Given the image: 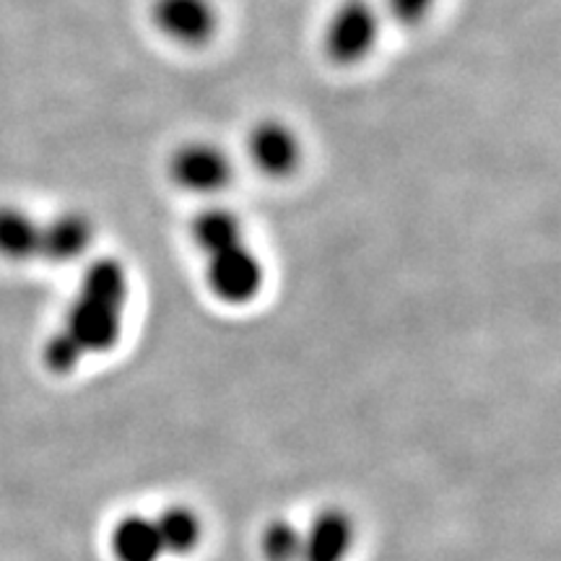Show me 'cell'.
<instances>
[{
	"label": "cell",
	"instance_id": "cell-1",
	"mask_svg": "<svg viewBox=\"0 0 561 561\" xmlns=\"http://www.w3.org/2000/svg\"><path fill=\"white\" fill-rule=\"evenodd\" d=\"M191 234L206 261V284L216 299L240 307L263 291V261L244 240V221L237 210L227 206L203 208L191 224Z\"/></svg>",
	"mask_w": 561,
	"mask_h": 561
},
{
	"label": "cell",
	"instance_id": "cell-13",
	"mask_svg": "<svg viewBox=\"0 0 561 561\" xmlns=\"http://www.w3.org/2000/svg\"><path fill=\"white\" fill-rule=\"evenodd\" d=\"M439 0H382V16H388L392 24L405 26H421L437 9Z\"/></svg>",
	"mask_w": 561,
	"mask_h": 561
},
{
	"label": "cell",
	"instance_id": "cell-9",
	"mask_svg": "<svg viewBox=\"0 0 561 561\" xmlns=\"http://www.w3.org/2000/svg\"><path fill=\"white\" fill-rule=\"evenodd\" d=\"M351 538H354V528L343 512H322L301 541L299 561H343L351 549Z\"/></svg>",
	"mask_w": 561,
	"mask_h": 561
},
{
	"label": "cell",
	"instance_id": "cell-12",
	"mask_svg": "<svg viewBox=\"0 0 561 561\" xmlns=\"http://www.w3.org/2000/svg\"><path fill=\"white\" fill-rule=\"evenodd\" d=\"M301 541H305V536H301L291 523H284V520L271 523L268 528L263 530V538H261L263 557L268 561H299Z\"/></svg>",
	"mask_w": 561,
	"mask_h": 561
},
{
	"label": "cell",
	"instance_id": "cell-5",
	"mask_svg": "<svg viewBox=\"0 0 561 561\" xmlns=\"http://www.w3.org/2000/svg\"><path fill=\"white\" fill-rule=\"evenodd\" d=\"M250 164L257 174L268 180H286L299 172L301 159H305V144H301L299 130L280 117H263L252 123L244 140Z\"/></svg>",
	"mask_w": 561,
	"mask_h": 561
},
{
	"label": "cell",
	"instance_id": "cell-6",
	"mask_svg": "<svg viewBox=\"0 0 561 561\" xmlns=\"http://www.w3.org/2000/svg\"><path fill=\"white\" fill-rule=\"evenodd\" d=\"M151 24L172 45L198 50L219 34L221 11L216 0H153Z\"/></svg>",
	"mask_w": 561,
	"mask_h": 561
},
{
	"label": "cell",
	"instance_id": "cell-11",
	"mask_svg": "<svg viewBox=\"0 0 561 561\" xmlns=\"http://www.w3.org/2000/svg\"><path fill=\"white\" fill-rule=\"evenodd\" d=\"M164 553H191L201 543V520L193 510L172 507L153 520Z\"/></svg>",
	"mask_w": 561,
	"mask_h": 561
},
{
	"label": "cell",
	"instance_id": "cell-7",
	"mask_svg": "<svg viewBox=\"0 0 561 561\" xmlns=\"http://www.w3.org/2000/svg\"><path fill=\"white\" fill-rule=\"evenodd\" d=\"M94 244V224L81 210H60L42 219L39 257L50 263H73Z\"/></svg>",
	"mask_w": 561,
	"mask_h": 561
},
{
	"label": "cell",
	"instance_id": "cell-10",
	"mask_svg": "<svg viewBox=\"0 0 561 561\" xmlns=\"http://www.w3.org/2000/svg\"><path fill=\"white\" fill-rule=\"evenodd\" d=\"M112 551L117 561H159L161 541L153 520L146 517H125L112 533Z\"/></svg>",
	"mask_w": 561,
	"mask_h": 561
},
{
	"label": "cell",
	"instance_id": "cell-4",
	"mask_svg": "<svg viewBox=\"0 0 561 561\" xmlns=\"http://www.w3.org/2000/svg\"><path fill=\"white\" fill-rule=\"evenodd\" d=\"M167 174L180 191L193 195H216L234 180V159L216 140L193 138L170 153Z\"/></svg>",
	"mask_w": 561,
	"mask_h": 561
},
{
	"label": "cell",
	"instance_id": "cell-8",
	"mask_svg": "<svg viewBox=\"0 0 561 561\" xmlns=\"http://www.w3.org/2000/svg\"><path fill=\"white\" fill-rule=\"evenodd\" d=\"M42 219L32 210L0 203V257L11 263H24L39 257Z\"/></svg>",
	"mask_w": 561,
	"mask_h": 561
},
{
	"label": "cell",
	"instance_id": "cell-2",
	"mask_svg": "<svg viewBox=\"0 0 561 561\" xmlns=\"http://www.w3.org/2000/svg\"><path fill=\"white\" fill-rule=\"evenodd\" d=\"M128 294V268L117 257H96L83 271L60 333L68 335L83 356L110 351L121 341Z\"/></svg>",
	"mask_w": 561,
	"mask_h": 561
},
{
	"label": "cell",
	"instance_id": "cell-3",
	"mask_svg": "<svg viewBox=\"0 0 561 561\" xmlns=\"http://www.w3.org/2000/svg\"><path fill=\"white\" fill-rule=\"evenodd\" d=\"M385 16L375 0H341L320 30V50L335 68H356L371 58L382 37Z\"/></svg>",
	"mask_w": 561,
	"mask_h": 561
}]
</instances>
